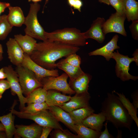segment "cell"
<instances>
[{
  "label": "cell",
  "mask_w": 138,
  "mask_h": 138,
  "mask_svg": "<svg viewBox=\"0 0 138 138\" xmlns=\"http://www.w3.org/2000/svg\"><path fill=\"white\" fill-rule=\"evenodd\" d=\"M78 47L57 41L48 40L37 43L34 50L30 56L35 63L45 68L53 69L58 60L76 53Z\"/></svg>",
  "instance_id": "6da1fadb"
},
{
  "label": "cell",
  "mask_w": 138,
  "mask_h": 138,
  "mask_svg": "<svg viewBox=\"0 0 138 138\" xmlns=\"http://www.w3.org/2000/svg\"><path fill=\"white\" fill-rule=\"evenodd\" d=\"M101 110L104 114L106 121L110 122L117 129L124 128L131 131L133 120L118 96L113 92L107 93V97L102 102Z\"/></svg>",
  "instance_id": "7a4b0ae2"
},
{
  "label": "cell",
  "mask_w": 138,
  "mask_h": 138,
  "mask_svg": "<svg viewBox=\"0 0 138 138\" xmlns=\"http://www.w3.org/2000/svg\"><path fill=\"white\" fill-rule=\"evenodd\" d=\"M45 34L50 41H57L78 47L87 44L83 32L75 28H66L50 32L45 31Z\"/></svg>",
  "instance_id": "3957f363"
},
{
  "label": "cell",
  "mask_w": 138,
  "mask_h": 138,
  "mask_svg": "<svg viewBox=\"0 0 138 138\" xmlns=\"http://www.w3.org/2000/svg\"><path fill=\"white\" fill-rule=\"evenodd\" d=\"M40 9V5L38 3L30 4L29 12L24 24L26 26L24 30L26 34L34 38L46 41L48 40L45 34V31L37 18V14Z\"/></svg>",
  "instance_id": "277c9868"
},
{
  "label": "cell",
  "mask_w": 138,
  "mask_h": 138,
  "mask_svg": "<svg viewBox=\"0 0 138 138\" xmlns=\"http://www.w3.org/2000/svg\"><path fill=\"white\" fill-rule=\"evenodd\" d=\"M13 114L18 117L23 119L30 120L37 124L42 126H47L54 129H63L59 121L53 114L49 110H46L34 114H31L22 111L13 110Z\"/></svg>",
  "instance_id": "5b68a950"
},
{
  "label": "cell",
  "mask_w": 138,
  "mask_h": 138,
  "mask_svg": "<svg viewBox=\"0 0 138 138\" xmlns=\"http://www.w3.org/2000/svg\"><path fill=\"white\" fill-rule=\"evenodd\" d=\"M16 71L23 94L26 97L35 89L42 87L35 74L28 68L21 65L16 66Z\"/></svg>",
  "instance_id": "8992f818"
},
{
  "label": "cell",
  "mask_w": 138,
  "mask_h": 138,
  "mask_svg": "<svg viewBox=\"0 0 138 138\" xmlns=\"http://www.w3.org/2000/svg\"><path fill=\"white\" fill-rule=\"evenodd\" d=\"M65 73L56 77L49 76L42 79L41 82L42 87L47 90H55L64 94L72 95L75 93L67 82L68 77Z\"/></svg>",
  "instance_id": "52a82bcc"
},
{
  "label": "cell",
  "mask_w": 138,
  "mask_h": 138,
  "mask_svg": "<svg viewBox=\"0 0 138 138\" xmlns=\"http://www.w3.org/2000/svg\"><path fill=\"white\" fill-rule=\"evenodd\" d=\"M112 58L116 61V75L121 80L125 81L131 79L135 81L138 79V76H132L129 72L130 64L132 62H135L133 57L130 58L128 56L121 54L117 50V52H113Z\"/></svg>",
  "instance_id": "ba28073f"
},
{
  "label": "cell",
  "mask_w": 138,
  "mask_h": 138,
  "mask_svg": "<svg viewBox=\"0 0 138 138\" xmlns=\"http://www.w3.org/2000/svg\"><path fill=\"white\" fill-rule=\"evenodd\" d=\"M7 75V80L9 83L12 94L16 95L20 102V107L21 111L25 107L26 97L22 93L20 86L18 75L11 65L3 67Z\"/></svg>",
  "instance_id": "9c48e42d"
},
{
  "label": "cell",
  "mask_w": 138,
  "mask_h": 138,
  "mask_svg": "<svg viewBox=\"0 0 138 138\" xmlns=\"http://www.w3.org/2000/svg\"><path fill=\"white\" fill-rule=\"evenodd\" d=\"M126 18L125 15L116 12L112 14L103 25V32L105 35L109 33L115 32L126 36L124 25Z\"/></svg>",
  "instance_id": "30bf717a"
},
{
  "label": "cell",
  "mask_w": 138,
  "mask_h": 138,
  "mask_svg": "<svg viewBox=\"0 0 138 138\" xmlns=\"http://www.w3.org/2000/svg\"><path fill=\"white\" fill-rule=\"evenodd\" d=\"M21 65L32 71L40 82L41 80L45 77L59 76L58 70L54 69L49 70L42 67L34 62L29 56L25 53Z\"/></svg>",
  "instance_id": "8fae6325"
},
{
  "label": "cell",
  "mask_w": 138,
  "mask_h": 138,
  "mask_svg": "<svg viewBox=\"0 0 138 138\" xmlns=\"http://www.w3.org/2000/svg\"><path fill=\"white\" fill-rule=\"evenodd\" d=\"M6 44L8 58L10 62L16 66L21 65L25 53L15 39L10 38Z\"/></svg>",
  "instance_id": "7c38bea8"
},
{
  "label": "cell",
  "mask_w": 138,
  "mask_h": 138,
  "mask_svg": "<svg viewBox=\"0 0 138 138\" xmlns=\"http://www.w3.org/2000/svg\"><path fill=\"white\" fill-rule=\"evenodd\" d=\"M90 96L89 93L76 94L70 100L60 106L66 111L70 112L75 110L89 106Z\"/></svg>",
  "instance_id": "4fadbf2b"
},
{
  "label": "cell",
  "mask_w": 138,
  "mask_h": 138,
  "mask_svg": "<svg viewBox=\"0 0 138 138\" xmlns=\"http://www.w3.org/2000/svg\"><path fill=\"white\" fill-rule=\"evenodd\" d=\"M105 21L103 18L100 17L94 20L89 29L83 32L85 39H92L99 43H102L105 39V35L103 32L102 28Z\"/></svg>",
  "instance_id": "5bb4252c"
},
{
  "label": "cell",
  "mask_w": 138,
  "mask_h": 138,
  "mask_svg": "<svg viewBox=\"0 0 138 138\" xmlns=\"http://www.w3.org/2000/svg\"><path fill=\"white\" fill-rule=\"evenodd\" d=\"M14 135L25 138H39L42 128L38 124L30 125H16Z\"/></svg>",
  "instance_id": "9a60e30c"
},
{
  "label": "cell",
  "mask_w": 138,
  "mask_h": 138,
  "mask_svg": "<svg viewBox=\"0 0 138 138\" xmlns=\"http://www.w3.org/2000/svg\"><path fill=\"white\" fill-rule=\"evenodd\" d=\"M118 38V36L117 34L115 35L105 45L90 52L88 54L89 55V56H102L105 57L107 61H109L112 58L114 50L120 48L117 44Z\"/></svg>",
  "instance_id": "2e32d148"
},
{
  "label": "cell",
  "mask_w": 138,
  "mask_h": 138,
  "mask_svg": "<svg viewBox=\"0 0 138 138\" xmlns=\"http://www.w3.org/2000/svg\"><path fill=\"white\" fill-rule=\"evenodd\" d=\"M106 121L105 116L103 112L98 114L93 113L82 120L78 124L85 126L96 131L101 132L103 125V123Z\"/></svg>",
  "instance_id": "e0dca14e"
},
{
  "label": "cell",
  "mask_w": 138,
  "mask_h": 138,
  "mask_svg": "<svg viewBox=\"0 0 138 138\" xmlns=\"http://www.w3.org/2000/svg\"><path fill=\"white\" fill-rule=\"evenodd\" d=\"M48 110L59 122L64 124L71 130L75 133V124L68 112L60 107L56 106H49Z\"/></svg>",
  "instance_id": "ac0fdd59"
},
{
  "label": "cell",
  "mask_w": 138,
  "mask_h": 138,
  "mask_svg": "<svg viewBox=\"0 0 138 138\" xmlns=\"http://www.w3.org/2000/svg\"><path fill=\"white\" fill-rule=\"evenodd\" d=\"M91 78L89 75L84 73L73 81L70 80L69 84L76 94L88 93L89 84Z\"/></svg>",
  "instance_id": "d6986e66"
},
{
  "label": "cell",
  "mask_w": 138,
  "mask_h": 138,
  "mask_svg": "<svg viewBox=\"0 0 138 138\" xmlns=\"http://www.w3.org/2000/svg\"><path fill=\"white\" fill-rule=\"evenodd\" d=\"M14 37L24 52L30 56L34 50L37 43L34 38L27 34H16Z\"/></svg>",
  "instance_id": "ffe728a7"
},
{
  "label": "cell",
  "mask_w": 138,
  "mask_h": 138,
  "mask_svg": "<svg viewBox=\"0 0 138 138\" xmlns=\"http://www.w3.org/2000/svg\"><path fill=\"white\" fill-rule=\"evenodd\" d=\"M71 97L62 94L54 90H47L45 102L49 106L60 107L68 101Z\"/></svg>",
  "instance_id": "44dd1931"
},
{
  "label": "cell",
  "mask_w": 138,
  "mask_h": 138,
  "mask_svg": "<svg viewBox=\"0 0 138 138\" xmlns=\"http://www.w3.org/2000/svg\"><path fill=\"white\" fill-rule=\"evenodd\" d=\"M9 13L7 15V20L12 26L19 27L24 24L25 17L21 8L18 6L8 7Z\"/></svg>",
  "instance_id": "7402d4cb"
},
{
  "label": "cell",
  "mask_w": 138,
  "mask_h": 138,
  "mask_svg": "<svg viewBox=\"0 0 138 138\" xmlns=\"http://www.w3.org/2000/svg\"><path fill=\"white\" fill-rule=\"evenodd\" d=\"M55 67L64 71L70 78V80L72 81L84 73L80 67L74 66L66 62L62 59L54 65Z\"/></svg>",
  "instance_id": "603a6c76"
},
{
  "label": "cell",
  "mask_w": 138,
  "mask_h": 138,
  "mask_svg": "<svg viewBox=\"0 0 138 138\" xmlns=\"http://www.w3.org/2000/svg\"><path fill=\"white\" fill-rule=\"evenodd\" d=\"M12 109L10 112L3 116H0V121L5 129L6 137L12 138L14 135L16 128L14 124V118Z\"/></svg>",
  "instance_id": "cb8c5ba5"
},
{
  "label": "cell",
  "mask_w": 138,
  "mask_h": 138,
  "mask_svg": "<svg viewBox=\"0 0 138 138\" xmlns=\"http://www.w3.org/2000/svg\"><path fill=\"white\" fill-rule=\"evenodd\" d=\"M114 93L117 94L118 98L122 104L127 110L133 121L135 122L138 127V118L137 117V110L136 109L132 103H131L129 99L126 97L124 94L119 93L114 90Z\"/></svg>",
  "instance_id": "d4e9b609"
},
{
  "label": "cell",
  "mask_w": 138,
  "mask_h": 138,
  "mask_svg": "<svg viewBox=\"0 0 138 138\" xmlns=\"http://www.w3.org/2000/svg\"><path fill=\"white\" fill-rule=\"evenodd\" d=\"M94 112V110L89 106L73 110L69 113L75 124H77Z\"/></svg>",
  "instance_id": "484cf974"
},
{
  "label": "cell",
  "mask_w": 138,
  "mask_h": 138,
  "mask_svg": "<svg viewBox=\"0 0 138 138\" xmlns=\"http://www.w3.org/2000/svg\"><path fill=\"white\" fill-rule=\"evenodd\" d=\"M125 14L130 22L138 19V2L135 0H125Z\"/></svg>",
  "instance_id": "4316f807"
},
{
  "label": "cell",
  "mask_w": 138,
  "mask_h": 138,
  "mask_svg": "<svg viewBox=\"0 0 138 138\" xmlns=\"http://www.w3.org/2000/svg\"><path fill=\"white\" fill-rule=\"evenodd\" d=\"M47 91L42 87L35 89L26 97V103L45 102Z\"/></svg>",
  "instance_id": "83f0119b"
},
{
  "label": "cell",
  "mask_w": 138,
  "mask_h": 138,
  "mask_svg": "<svg viewBox=\"0 0 138 138\" xmlns=\"http://www.w3.org/2000/svg\"><path fill=\"white\" fill-rule=\"evenodd\" d=\"M75 132L78 138H98L101 132L86 127L81 124H75Z\"/></svg>",
  "instance_id": "f1b7e54d"
},
{
  "label": "cell",
  "mask_w": 138,
  "mask_h": 138,
  "mask_svg": "<svg viewBox=\"0 0 138 138\" xmlns=\"http://www.w3.org/2000/svg\"><path fill=\"white\" fill-rule=\"evenodd\" d=\"M27 104V106L25 107L21 111L31 114H35L44 110H48L49 107L45 102Z\"/></svg>",
  "instance_id": "f546056e"
},
{
  "label": "cell",
  "mask_w": 138,
  "mask_h": 138,
  "mask_svg": "<svg viewBox=\"0 0 138 138\" xmlns=\"http://www.w3.org/2000/svg\"><path fill=\"white\" fill-rule=\"evenodd\" d=\"M12 27L7 20V15L0 16V40L6 39L11 31Z\"/></svg>",
  "instance_id": "4dcf8cb0"
},
{
  "label": "cell",
  "mask_w": 138,
  "mask_h": 138,
  "mask_svg": "<svg viewBox=\"0 0 138 138\" xmlns=\"http://www.w3.org/2000/svg\"><path fill=\"white\" fill-rule=\"evenodd\" d=\"M51 136L53 138H78L77 135L74 134L67 130L54 129Z\"/></svg>",
  "instance_id": "1f68e13d"
},
{
  "label": "cell",
  "mask_w": 138,
  "mask_h": 138,
  "mask_svg": "<svg viewBox=\"0 0 138 138\" xmlns=\"http://www.w3.org/2000/svg\"><path fill=\"white\" fill-rule=\"evenodd\" d=\"M110 5L116 10L117 13L125 15V0H109Z\"/></svg>",
  "instance_id": "d6a6232c"
},
{
  "label": "cell",
  "mask_w": 138,
  "mask_h": 138,
  "mask_svg": "<svg viewBox=\"0 0 138 138\" xmlns=\"http://www.w3.org/2000/svg\"><path fill=\"white\" fill-rule=\"evenodd\" d=\"M67 63L74 66L80 67L81 59L80 56L76 53L71 54L64 59Z\"/></svg>",
  "instance_id": "836d02e7"
},
{
  "label": "cell",
  "mask_w": 138,
  "mask_h": 138,
  "mask_svg": "<svg viewBox=\"0 0 138 138\" xmlns=\"http://www.w3.org/2000/svg\"><path fill=\"white\" fill-rule=\"evenodd\" d=\"M129 28L133 38L135 40H138V19L132 21Z\"/></svg>",
  "instance_id": "e575fe53"
},
{
  "label": "cell",
  "mask_w": 138,
  "mask_h": 138,
  "mask_svg": "<svg viewBox=\"0 0 138 138\" xmlns=\"http://www.w3.org/2000/svg\"><path fill=\"white\" fill-rule=\"evenodd\" d=\"M67 2L71 7L78 10L79 12L81 11V8L83 5L81 0H67Z\"/></svg>",
  "instance_id": "d590c367"
},
{
  "label": "cell",
  "mask_w": 138,
  "mask_h": 138,
  "mask_svg": "<svg viewBox=\"0 0 138 138\" xmlns=\"http://www.w3.org/2000/svg\"><path fill=\"white\" fill-rule=\"evenodd\" d=\"M9 88H10V85L7 80H0V99L2 98L4 92Z\"/></svg>",
  "instance_id": "8d00e7d4"
},
{
  "label": "cell",
  "mask_w": 138,
  "mask_h": 138,
  "mask_svg": "<svg viewBox=\"0 0 138 138\" xmlns=\"http://www.w3.org/2000/svg\"><path fill=\"white\" fill-rule=\"evenodd\" d=\"M108 121H106L103 125L105 126V129L103 131L101 132L98 138H113L114 137L110 134L107 128V123Z\"/></svg>",
  "instance_id": "74e56055"
},
{
  "label": "cell",
  "mask_w": 138,
  "mask_h": 138,
  "mask_svg": "<svg viewBox=\"0 0 138 138\" xmlns=\"http://www.w3.org/2000/svg\"><path fill=\"white\" fill-rule=\"evenodd\" d=\"M53 129V128L47 126L42 127V131L40 138H47Z\"/></svg>",
  "instance_id": "f35d334b"
},
{
  "label": "cell",
  "mask_w": 138,
  "mask_h": 138,
  "mask_svg": "<svg viewBox=\"0 0 138 138\" xmlns=\"http://www.w3.org/2000/svg\"><path fill=\"white\" fill-rule=\"evenodd\" d=\"M131 97L133 100L132 103L135 108L137 110L138 108V92L137 90L134 92L131 95Z\"/></svg>",
  "instance_id": "ab89813d"
},
{
  "label": "cell",
  "mask_w": 138,
  "mask_h": 138,
  "mask_svg": "<svg viewBox=\"0 0 138 138\" xmlns=\"http://www.w3.org/2000/svg\"><path fill=\"white\" fill-rule=\"evenodd\" d=\"M10 6V4L9 3L0 2V16L1 13L4 12L6 9Z\"/></svg>",
  "instance_id": "60d3db41"
},
{
  "label": "cell",
  "mask_w": 138,
  "mask_h": 138,
  "mask_svg": "<svg viewBox=\"0 0 138 138\" xmlns=\"http://www.w3.org/2000/svg\"><path fill=\"white\" fill-rule=\"evenodd\" d=\"M7 75L5 72L3 67L0 69V80L4 79L7 77Z\"/></svg>",
  "instance_id": "b9f144b4"
},
{
  "label": "cell",
  "mask_w": 138,
  "mask_h": 138,
  "mask_svg": "<svg viewBox=\"0 0 138 138\" xmlns=\"http://www.w3.org/2000/svg\"><path fill=\"white\" fill-rule=\"evenodd\" d=\"M138 49H136L133 53L132 55L134 56L133 57L135 59V62L136 64L137 65H138Z\"/></svg>",
  "instance_id": "7bdbcfd3"
},
{
  "label": "cell",
  "mask_w": 138,
  "mask_h": 138,
  "mask_svg": "<svg viewBox=\"0 0 138 138\" xmlns=\"http://www.w3.org/2000/svg\"><path fill=\"white\" fill-rule=\"evenodd\" d=\"M3 51L2 45L0 43V62L3 59Z\"/></svg>",
  "instance_id": "ee69618b"
},
{
  "label": "cell",
  "mask_w": 138,
  "mask_h": 138,
  "mask_svg": "<svg viewBox=\"0 0 138 138\" xmlns=\"http://www.w3.org/2000/svg\"><path fill=\"white\" fill-rule=\"evenodd\" d=\"M6 136L5 132L0 131V138H6Z\"/></svg>",
  "instance_id": "f6af8a7d"
},
{
  "label": "cell",
  "mask_w": 138,
  "mask_h": 138,
  "mask_svg": "<svg viewBox=\"0 0 138 138\" xmlns=\"http://www.w3.org/2000/svg\"><path fill=\"white\" fill-rule=\"evenodd\" d=\"M100 3H102L108 5H110L109 0H98Z\"/></svg>",
  "instance_id": "bcb514c9"
},
{
  "label": "cell",
  "mask_w": 138,
  "mask_h": 138,
  "mask_svg": "<svg viewBox=\"0 0 138 138\" xmlns=\"http://www.w3.org/2000/svg\"><path fill=\"white\" fill-rule=\"evenodd\" d=\"M0 131L5 132L4 127L1 123H0Z\"/></svg>",
  "instance_id": "7dc6e473"
},
{
  "label": "cell",
  "mask_w": 138,
  "mask_h": 138,
  "mask_svg": "<svg viewBox=\"0 0 138 138\" xmlns=\"http://www.w3.org/2000/svg\"><path fill=\"white\" fill-rule=\"evenodd\" d=\"M117 129L118 130V134L116 137L121 138V131L118 130V129Z\"/></svg>",
  "instance_id": "c3c4849f"
},
{
  "label": "cell",
  "mask_w": 138,
  "mask_h": 138,
  "mask_svg": "<svg viewBox=\"0 0 138 138\" xmlns=\"http://www.w3.org/2000/svg\"><path fill=\"white\" fill-rule=\"evenodd\" d=\"M42 0H28V1L29 2L32 1L34 3H38V2H40Z\"/></svg>",
  "instance_id": "681fc988"
},
{
  "label": "cell",
  "mask_w": 138,
  "mask_h": 138,
  "mask_svg": "<svg viewBox=\"0 0 138 138\" xmlns=\"http://www.w3.org/2000/svg\"><path fill=\"white\" fill-rule=\"evenodd\" d=\"M49 0H45V4H44V7H43V10L42 11L43 12V10H44V8L45 7V5L47 4V3H48V2Z\"/></svg>",
  "instance_id": "f907efd6"
},
{
  "label": "cell",
  "mask_w": 138,
  "mask_h": 138,
  "mask_svg": "<svg viewBox=\"0 0 138 138\" xmlns=\"http://www.w3.org/2000/svg\"></svg>",
  "instance_id": "816d5d0a"
}]
</instances>
